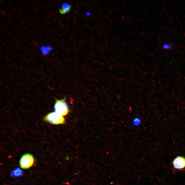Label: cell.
Wrapping results in <instances>:
<instances>
[{
	"label": "cell",
	"instance_id": "9",
	"mask_svg": "<svg viewBox=\"0 0 185 185\" xmlns=\"http://www.w3.org/2000/svg\"><path fill=\"white\" fill-rule=\"evenodd\" d=\"M172 46L171 44H165L163 45V48L165 49H169Z\"/></svg>",
	"mask_w": 185,
	"mask_h": 185
},
{
	"label": "cell",
	"instance_id": "7",
	"mask_svg": "<svg viewBox=\"0 0 185 185\" xmlns=\"http://www.w3.org/2000/svg\"><path fill=\"white\" fill-rule=\"evenodd\" d=\"M51 48V47L50 46H43L41 47L40 50L43 53L46 54L49 52Z\"/></svg>",
	"mask_w": 185,
	"mask_h": 185
},
{
	"label": "cell",
	"instance_id": "6",
	"mask_svg": "<svg viewBox=\"0 0 185 185\" xmlns=\"http://www.w3.org/2000/svg\"><path fill=\"white\" fill-rule=\"evenodd\" d=\"M23 173V170L19 167L14 169L11 171L10 172L11 175L14 177H20L22 175Z\"/></svg>",
	"mask_w": 185,
	"mask_h": 185
},
{
	"label": "cell",
	"instance_id": "2",
	"mask_svg": "<svg viewBox=\"0 0 185 185\" xmlns=\"http://www.w3.org/2000/svg\"><path fill=\"white\" fill-rule=\"evenodd\" d=\"M66 99L65 97L62 99L56 100L54 106L55 112L63 116L67 115L70 111Z\"/></svg>",
	"mask_w": 185,
	"mask_h": 185
},
{
	"label": "cell",
	"instance_id": "8",
	"mask_svg": "<svg viewBox=\"0 0 185 185\" xmlns=\"http://www.w3.org/2000/svg\"><path fill=\"white\" fill-rule=\"evenodd\" d=\"M141 121L140 119L138 118H135L133 121V124L135 126H137L139 125L141 123Z\"/></svg>",
	"mask_w": 185,
	"mask_h": 185
},
{
	"label": "cell",
	"instance_id": "5",
	"mask_svg": "<svg viewBox=\"0 0 185 185\" xmlns=\"http://www.w3.org/2000/svg\"><path fill=\"white\" fill-rule=\"evenodd\" d=\"M72 6L67 3H63L59 9V12L61 14H65L69 12L71 10Z\"/></svg>",
	"mask_w": 185,
	"mask_h": 185
},
{
	"label": "cell",
	"instance_id": "1",
	"mask_svg": "<svg viewBox=\"0 0 185 185\" xmlns=\"http://www.w3.org/2000/svg\"><path fill=\"white\" fill-rule=\"evenodd\" d=\"M43 120L47 123L53 125L63 124L65 123L63 116L55 112L47 114L44 117Z\"/></svg>",
	"mask_w": 185,
	"mask_h": 185
},
{
	"label": "cell",
	"instance_id": "3",
	"mask_svg": "<svg viewBox=\"0 0 185 185\" xmlns=\"http://www.w3.org/2000/svg\"><path fill=\"white\" fill-rule=\"evenodd\" d=\"M34 163V159L33 155L29 153H26L23 155L19 161L21 168L27 169L31 167Z\"/></svg>",
	"mask_w": 185,
	"mask_h": 185
},
{
	"label": "cell",
	"instance_id": "10",
	"mask_svg": "<svg viewBox=\"0 0 185 185\" xmlns=\"http://www.w3.org/2000/svg\"><path fill=\"white\" fill-rule=\"evenodd\" d=\"M113 183H114L113 182H111L110 183V184H113Z\"/></svg>",
	"mask_w": 185,
	"mask_h": 185
},
{
	"label": "cell",
	"instance_id": "4",
	"mask_svg": "<svg viewBox=\"0 0 185 185\" xmlns=\"http://www.w3.org/2000/svg\"><path fill=\"white\" fill-rule=\"evenodd\" d=\"M174 168L177 169L181 170L185 168V158L182 156H178L172 161Z\"/></svg>",
	"mask_w": 185,
	"mask_h": 185
}]
</instances>
